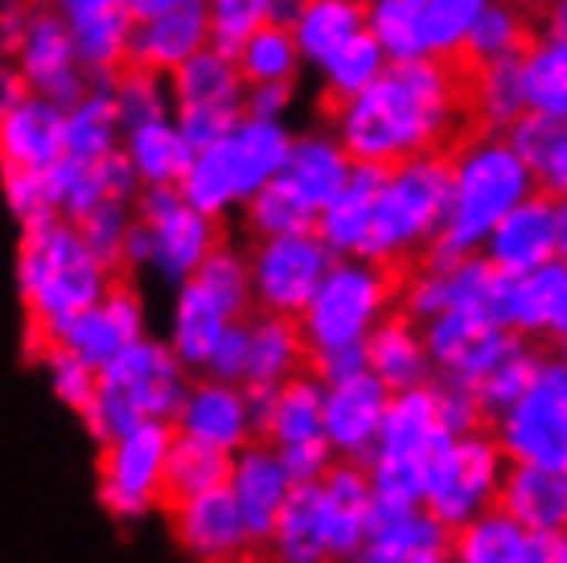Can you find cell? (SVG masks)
I'll return each mask as SVG.
<instances>
[{
    "label": "cell",
    "mask_w": 567,
    "mask_h": 563,
    "mask_svg": "<svg viewBox=\"0 0 567 563\" xmlns=\"http://www.w3.org/2000/svg\"><path fill=\"white\" fill-rule=\"evenodd\" d=\"M449 560L453 563H559L555 535H535L506 510L489 506L477 519L449 531Z\"/></svg>",
    "instance_id": "44dd1931"
},
{
    "label": "cell",
    "mask_w": 567,
    "mask_h": 563,
    "mask_svg": "<svg viewBox=\"0 0 567 563\" xmlns=\"http://www.w3.org/2000/svg\"><path fill=\"white\" fill-rule=\"evenodd\" d=\"M276 452H280L284 469H288V478L297 481V485L321 481L329 473V465L338 461V457H333V449H329L326 437L305 440V444H288V449H276Z\"/></svg>",
    "instance_id": "7dc6e473"
},
{
    "label": "cell",
    "mask_w": 567,
    "mask_h": 563,
    "mask_svg": "<svg viewBox=\"0 0 567 563\" xmlns=\"http://www.w3.org/2000/svg\"><path fill=\"white\" fill-rule=\"evenodd\" d=\"M128 161L144 185H182L189 165H194V149L185 144L177 127L161 124V120H144L132 127Z\"/></svg>",
    "instance_id": "e575fe53"
},
{
    "label": "cell",
    "mask_w": 567,
    "mask_h": 563,
    "mask_svg": "<svg viewBox=\"0 0 567 563\" xmlns=\"http://www.w3.org/2000/svg\"><path fill=\"white\" fill-rule=\"evenodd\" d=\"M141 338H148L144 300H141V293L132 288V280L115 276L112 288H107L91 309L79 313L50 346H62V350L79 354L83 362H91V367L100 370L112 362L115 354H124L132 341H141Z\"/></svg>",
    "instance_id": "9a60e30c"
},
{
    "label": "cell",
    "mask_w": 567,
    "mask_h": 563,
    "mask_svg": "<svg viewBox=\"0 0 567 563\" xmlns=\"http://www.w3.org/2000/svg\"><path fill=\"white\" fill-rule=\"evenodd\" d=\"M399 309V272L374 259L338 255L326 280L317 284L312 300L300 309L297 325L305 334V346L312 354L362 346L370 329Z\"/></svg>",
    "instance_id": "52a82bcc"
},
{
    "label": "cell",
    "mask_w": 567,
    "mask_h": 563,
    "mask_svg": "<svg viewBox=\"0 0 567 563\" xmlns=\"http://www.w3.org/2000/svg\"><path fill=\"white\" fill-rule=\"evenodd\" d=\"M370 9H374V0H300L297 9L300 50H309L312 58L329 62L354 33L370 29Z\"/></svg>",
    "instance_id": "4dcf8cb0"
},
{
    "label": "cell",
    "mask_w": 567,
    "mask_h": 563,
    "mask_svg": "<svg viewBox=\"0 0 567 563\" xmlns=\"http://www.w3.org/2000/svg\"><path fill=\"white\" fill-rule=\"evenodd\" d=\"M173 423H132L100 440V502L112 519H144L165 506Z\"/></svg>",
    "instance_id": "30bf717a"
},
{
    "label": "cell",
    "mask_w": 567,
    "mask_h": 563,
    "mask_svg": "<svg viewBox=\"0 0 567 563\" xmlns=\"http://www.w3.org/2000/svg\"><path fill=\"white\" fill-rule=\"evenodd\" d=\"M338 255L329 252L321 231H292V235H271L251 239L247 247V272H251V300L259 313H280L300 317V309L312 300L317 284L326 280Z\"/></svg>",
    "instance_id": "8fae6325"
},
{
    "label": "cell",
    "mask_w": 567,
    "mask_h": 563,
    "mask_svg": "<svg viewBox=\"0 0 567 563\" xmlns=\"http://www.w3.org/2000/svg\"><path fill=\"white\" fill-rule=\"evenodd\" d=\"M21 252H17V288L29 317V346L42 350L79 317L91 309L115 276L100 255L86 247L71 218H45L21 226Z\"/></svg>",
    "instance_id": "7a4b0ae2"
},
{
    "label": "cell",
    "mask_w": 567,
    "mask_h": 563,
    "mask_svg": "<svg viewBox=\"0 0 567 563\" xmlns=\"http://www.w3.org/2000/svg\"><path fill=\"white\" fill-rule=\"evenodd\" d=\"M280 177L292 185L300 197H309L312 206L321 211L329 197L350 182V161H346V153H341L338 144L300 141L288 149V156H284Z\"/></svg>",
    "instance_id": "8d00e7d4"
},
{
    "label": "cell",
    "mask_w": 567,
    "mask_h": 563,
    "mask_svg": "<svg viewBox=\"0 0 567 563\" xmlns=\"http://www.w3.org/2000/svg\"><path fill=\"white\" fill-rule=\"evenodd\" d=\"M309 370L321 382L350 379V375H358V370H367V350H362V346H341V350L312 354V358H309Z\"/></svg>",
    "instance_id": "f907efd6"
},
{
    "label": "cell",
    "mask_w": 567,
    "mask_h": 563,
    "mask_svg": "<svg viewBox=\"0 0 567 563\" xmlns=\"http://www.w3.org/2000/svg\"><path fill=\"white\" fill-rule=\"evenodd\" d=\"M555 350L567 346V276H564V288H559V305H555V317H551V334H547Z\"/></svg>",
    "instance_id": "816d5d0a"
},
{
    "label": "cell",
    "mask_w": 567,
    "mask_h": 563,
    "mask_svg": "<svg viewBox=\"0 0 567 563\" xmlns=\"http://www.w3.org/2000/svg\"><path fill=\"white\" fill-rule=\"evenodd\" d=\"M379 190H383V177L370 170H350V182L341 185L338 194L321 206V218H317V231L321 239L329 243L333 255H362L367 247V231L370 218H374V202H379Z\"/></svg>",
    "instance_id": "83f0119b"
},
{
    "label": "cell",
    "mask_w": 567,
    "mask_h": 563,
    "mask_svg": "<svg viewBox=\"0 0 567 563\" xmlns=\"http://www.w3.org/2000/svg\"><path fill=\"white\" fill-rule=\"evenodd\" d=\"M173 432L235 457L251 440H259L256 395L247 391L243 382L214 379V375L189 379L182 408L173 416Z\"/></svg>",
    "instance_id": "5bb4252c"
},
{
    "label": "cell",
    "mask_w": 567,
    "mask_h": 563,
    "mask_svg": "<svg viewBox=\"0 0 567 563\" xmlns=\"http://www.w3.org/2000/svg\"><path fill=\"white\" fill-rule=\"evenodd\" d=\"M223 239H227L223 218L189 206L182 185H144L132 197L124 268H153L161 280L182 284Z\"/></svg>",
    "instance_id": "ba28073f"
},
{
    "label": "cell",
    "mask_w": 567,
    "mask_h": 563,
    "mask_svg": "<svg viewBox=\"0 0 567 563\" xmlns=\"http://www.w3.org/2000/svg\"><path fill=\"white\" fill-rule=\"evenodd\" d=\"M379 71H383V42H379L374 29H362L329 58V83L321 91V103H317L321 120L338 127L346 120V112L354 108V99L367 91V83H374Z\"/></svg>",
    "instance_id": "f1b7e54d"
},
{
    "label": "cell",
    "mask_w": 567,
    "mask_h": 563,
    "mask_svg": "<svg viewBox=\"0 0 567 563\" xmlns=\"http://www.w3.org/2000/svg\"><path fill=\"white\" fill-rule=\"evenodd\" d=\"M440 551H449V526L424 502H403V506L374 502L367 543L354 563H420Z\"/></svg>",
    "instance_id": "7402d4cb"
},
{
    "label": "cell",
    "mask_w": 567,
    "mask_h": 563,
    "mask_svg": "<svg viewBox=\"0 0 567 563\" xmlns=\"http://www.w3.org/2000/svg\"><path fill=\"white\" fill-rule=\"evenodd\" d=\"M271 563H333L326 543V522H321V498H317V481L297 485L284 502L280 519L264 539Z\"/></svg>",
    "instance_id": "4316f807"
},
{
    "label": "cell",
    "mask_w": 567,
    "mask_h": 563,
    "mask_svg": "<svg viewBox=\"0 0 567 563\" xmlns=\"http://www.w3.org/2000/svg\"><path fill=\"white\" fill-rule=\"evenodd\" d=\"M386 403H391V391L370 370L326 382L321 432L338 461H367L379 440V428H383Z\"/></svg>",
    "instance_id": "e0dca14e"
},
{
    "label": "cell",
    "mask_w": 567,
    "mask_h": 563,
    "mask_svg": "<svg viewBox=\"0 0 567 563\" xmlns=\"http://www.w3.org/2000/svg\"><path fill=\"white\" fill-rule=\"evenodd\" d=\"M271 17V0H206V33H210V50L235 62L243 38Z\"/></svg>",
    "instance_id": "b9f144b4"
},
{
    "label": "cell",
    "mask_w": 567,
    "mask_h": 563,
    "mask_svg": "<svg viewBox=\"0 0 567 563\" xmlns=\"http://www.w3.org/2000/svg\"><path fill=\"white\" fill-rule=\"evenodd\" d=\"M551 375H555V391H559V408H564V423H567V358L564 354L551 358Z\"/></svg>",
    "instance_id": "11a10c76"
},
{
    "label": "cell",
    "mask_w": 567,
    "mask_h": 563,
    "mask_svg": "<svg viewBox=\"0 0 567 563\" xmlns=\"http://www.w3.org/2000/svg\"><path fill=\"white\" fill-rule=\"evenodd\" d=\"M530 177H535V190L551 194L555 202H564L567 197V127L559 132V141L543 153V161L530 170Z\"/></svg>",
    "instance_id": "681fc988"
},
{
    "label": "cell",
    "mask_w": 567,
    "mask_h": 563,
    "mask_svg": "<svg viewBox=\"0 0 567 563\" xmlns=\"http://www.w3.org/2000/svg\"><path fill=\"white\" fill-rule=\"evenodd\" d=\"M300 370H309V346H305L297 317L259 309L251 313L247 317V375H243V387L247 391H271Z\"/></svg>",
    "instance_id": "484cf974"
},
{
    "label": "cell",
    "mask_w": 567,
    "mask_h": 563,
    "mask_svg": "<svg viewBox=\"0 0 567 563\" xmlns=\"http://www.w3.org/2000/svg\"><path fill=\"white\" fill-rule=\"evenodd\" d=\"M115 132H120V103L112 91L79 99L66 112V153L71 161H103L115 153Z\"/></svg>",
    "instance_id": "f35d334b"
},
{
    "label": "cell",
    "mask_w": 567,
    "mask_h": 563,
    "mask_svg": "<svg viewBox=\"0 0 567 563\" xmlns=\"http://www.w3.org/2000/svg\"><path fill=\"white\" fill-rule=\"evenodd\" d=\"M539 362H543V354L526 338H518L511 350L497 358L494 367L485 370L482 379H477V387H473V399H477V408L485 411V423L494 420L497 411L511 408L514 399L530 387V379L539 375Z\"/></svg>",
    "instance_id": "ab89813d"
},
{
    "label": "cell",
    "mask_w": 567,
    "mask_h": 563,
    "mask_svg": "<svg viewBox=\"0 0 567 563\" xmlns=\"http://www.w3.org/2000/svg\"><path fill=\"white\" fill-rule=\"evenodd\" d=\"M227 490L235 498V510H239L251 543L264 547V539L271 535V526L280 519L288 493L297 490V481L288 478L280 452L271 449L268 440H251L247 449H239L230 457Z\"/></svg>",
    "instance_id": "ac0fdd59"
},
{
    "label": "cell",
    "mask_w": 567,
    "mask_h": 563,
    "mask_svg": "<svg viewBox=\"0 0 567 563\" xmlns=\"http://www.w3.org/2000/svg\"><path fill=\"white\" fill-rule=\"evenodd\" d=\"M177 4H189V0H128V13H132V21H144V17L169 13Z\"/></svg>",
    "instance_id": "f5cc1de1"
},
{
    "label": "cell",
    "mask_w": 567,
    "mask_h": 563,
    "mask_svg": "<svg viewBox=\"0 0 567 563\" xmlns=\"http://www.w3.org/2000/svg\"><path fill=\"white\" fill-rule=\"evenodd\" d=\"M251 313H256V300H251L247 252L223 239L194 268V276H185L177 284V300H173L169 313V338L165 341L189 370H206L223 334Z\"/></svg>",
    "instance_id": "8992f818"
},
{
    "label": "cell",
    "mask_w": 567,
    "mask_h": 563,
    "mask_svg": "<svg viewBox=\"0 0 567 563\" xmlns=\"http://www.w3.org/2000/svg\"><path fill=\"white\" fill-rule=\"evenodd\" d=\"M173 91H177V112L182 108H239L243 103V83L235 62L210 50V45H202L185 62L173 66Z\"/></svg>",
    "instance_id": "d6a6232c"
},
{
    "label": "cell",
    "mask_w": 567,
    "mask_h": 563,
    "mask_svg": "<svg viewBox=\"0 0 567 563\" xmlns=\"http://www.w3.org/2000/svg\"><path fill=\"white\" fill-rule=\"evenodd\" d=\"M420 13H424V0H374L370 29L379 33V42L391 58L420 54V33H415Z\"/></svg>",
    "instance_id": "ee69618b"
},
{
    "label": "cell",
    "mask_w": 567,
    "mask_h": 563,
    "mask_svg": "<svg viewBox=\"0 0 567 563\" xmlns=\"http://www.w3.org/2000/svg\"><path fill=\"white\" fill-rule=\"evenodd\" d=\"M4 182V202L21 226L45 223V218H62L54 202V185H50V170L45 173H0Z\"/></svg>",
    "instance_id": "bcb514c9"
},
{
    "label": "cell",
    "mask_w": 567,
    "mask_h": 563,
    "mask_svg": "<svg viewBox=\"0 0 567 563\" xmlns=\"http://www.w3.org/2000/svg\"><path fill=\"white\" fill-rule=\"evenodd\" d=\"M297 25L280 21V17H264L243 38L239 54H235V71H239L243 91L259 83H276V79H297Z\"/></svg>",
    "instance_id": "1f68e13d"
},
{
    "label": "cell",
    "mask_w": 567,
    "mask_h": 563,
    "mask_svg": "<svg viewBox=\"0 0 567 563\" xmlns=\"http://www.w3.org/2000/svg\"><path fill=\"white\" fill-rule=\"evenodd\" d=\"M530 190H535V177L526 170V161L502 136L473 149L453 177V202H449L436 243L427 247V259H461V255L482 252L485 235Z\"/></svg>",
    "instance_id": "5b68a950"
},
{
    "label": "cell",
    "mask_w": 567,
    "mask_h": 563,
    "mask_svg": "<svg viewBox=\"0 0 567 563\" xmlns=\"http://www.w3.org/2000/svg\"><path fill=\"white\" fill-rule=\"evenodd\" d=\"M485 0H424V13H420V50H432V45L456 42L465 38L473 21L482 17Z\"/></svg>",
    "instance_id": "f6af8a7d"
},
{
    "label": "cell",
    "mask_w": 567,
    "mask_h": 563,
    "mask_svg": "<svg viewBox=\"0 0 567 563\" xmlns=\"http://www.w3.org/2000/svg\"><path fill=\"white\" fill-rule=\"evenodd\" d=\"M564 276H567V264H559V259H551V264H543L535 272H523V276H511L506 280L502 325L526 341H547Z\"/></svg>",
    "instance_id": "f546056e"
},
{
    "label": "cell",
    "mask_w": 567,
    "mask_h": 563,
    "mask_svg": "<svg viewBox=\"0 0 567 563\" xmlns=\"http://www.w3.org/2000/svg\"><path fill=\"white\" fill-rule=\"evenodd\" d=\"M189 379H194V370L169 350V341H132L128 350L100 367L95 399H91L83 423L95 440H107L112 432H124L132 423H173Z\"/></svg>",
    "instance_id": "3957f363"
},
{
    "label": "cell",
    "mask_w": 567,
    "mask_h": 563,
    "mask_svg": "<svg viewBox=\"0 0 567 563\" xmlns=\"http://www.w3.org/2000/svg\"><path fill=\"white\" fill-rule=\"evenodd\" d=\"M489 432L502 444L506 461L523 465H567V423L555 391L551 358L539 362V375L530 379L518 399L506 411L489 420Z\"/></svg>",
    "instance_id": "4fadbf2b"
},
{
    "label": "cell",
    "mask_w": 567,
    "mask_h": 563,
    "mask_svg": "<svg viewBox=\"0 0 567 563\" xmlns=\"http://www.w3.org/2000/svg\"><path fill=\"white\" fill-rule=\"evenodd\" d=\"M42 362H45V375H50V387H54V395L66 403V408L83 420L86 408H91V399H95V382H100V370L91 367V362H83L79 354L62 350V346H45Z\"/></svg>",
    "instance_id": "7bdbcfd3"
},
{
    "label": "cell",
    "mask_w": 567,
    "mask_h": 563,
    "mask_svg": "<svg viewBox=\"0 0 567 563\" xmlns=\"http://www.w3.org/2000/svg\"><path fill=\"white\" fill-rule=\"evenodd\" d=\"M506 465L511 461H506V452H502V444H497L485 423L468 428V432H456L432 457L420 502L453 531L461 522L497 506V485H502Z\"/></svg>",
    "instance_id": "9c48e42d"
},
{
    "label": "cell",
    "mask_w": 567,
    "mask_h": 563,
    "mask_svg": "<svg viewBox=\"0 0 567 563\" xmlns=\"http://www.w3.org/2000/svg\"><path fill=\"white\" fill-rule=\"evenodd\" d=\"M321 498V522H326V543L333 563H354L370 531L374 514V490H370L367 465L362 461H333L329 473L317 481Z\"/></svg>",
    "instance_id": "ffe728a7"
},
{
    "label": "cell",
    "mask_w": 567,
    "mask_h": 563,
    "mask_svg": "<svg viewBox=\"0 0 567 563\" xmlns=\"http://www.w3.org/2000/svg\"><path fill=\"white\" fill-rule=\"evenodd\" d=\"M555 551H559V563H567V526L555 535Z\"/></svg>",
    "instance_id": "9f6ffc18"
},
{
    "label": "cell",
    "mask_w": 567,
    "mask_h": 563,
    "mask_svg": "<svg viewBox=\"0 0 567 563\" xmlns=\"http://www.w3.org/2000/svg\"><path fill=\"white\" fill-rule=\"evenodd\" d=\"M66 153V112L0 66V173H45Z\"/></svg>",
    "instance_id": "7c38bea8"
},
{
    "label": "cell",
    "mask_w": 567,
    "mask_h": 563,
    "mask_svg": "<svg viewBox=\"0 0 567 563\" xmlns=\"http://www.w3.org/2000/svg\"><path fill=\"white\" fill-rule=\"evenodd\" d=\"M292 141L271 120H239L230 127V156H235V194L239 206L256 194L259 185L276 177Z\"/></svg>",
    "instance_id": "836d02e7"
},
{
    "label": "cell",
    "mask_w": 567,
    "mask_h": 563,
    "mask_svg": "<svg viewBox=\"0 0 567 563\" xmlns=\"http://www.w3.org/2000/svg\"><path fill=\"white\" fill-rule=\"evenodd\" d=\"M555 259L567 264V197L555 206Z\"/></svg>",
    "instance_id": "db71d44e"
},
{
    "label": "cell",
    "mask_w": 567,
    "mask_h": 563,
    "mask_svg": "<svg viewBox=\"0 0 567 563\" xmlns=\"http://www.w3.org/2000/svg\"><path fill=\"white\" fill-rule=\"evenodd\" d=\"M169 522L189 563H243L256 547L227 485L169 502Z\"/></svg>",
    "instance_id": "2e32d148"
},
{
    "label": "cell",
    "mask_w": 567,
    "mask_h": 563,
    "mask_svg": "<svg viewBox=\"0 0 567 563\" xmlns=\"http://www.w3.org/2000/svg\"><path fill=\"white\" fill-rule=\"evenodd\" d=\"M362 350H367V370L383 382L391 395L436 379L432 354H427L424 325L412 321L408 313L395 309L391 317H383V321L370 329V338L362 341Z\"/></svg>",
    "instance_id": "cb8c5ba5"
},
{
    "label": "cell",
    "mask_w": 567,
    "mask_h": 563,
    "mask_svg": "<svg viewBox=\"0 0 567 563\" xmlns=\"http://www.w3.org/2000/svg\"><path fill=\"white\" fill-rule=\"evenodd\" d=\"M444 115V86L427 54L391 58V66L374 74V83L354 99V108L338 124L350 170H370L391 177L420 156H432Z\"/></svg>",
    "instance_id": "6da1fadb"
},
{
    "label": "cell",
    "mask_w": 567,
    "mask_h": 563,
    "mask_svg": "<svg viewBox=\"0 0 567 563\" xmlns=\"http://www.w3.org/2000/svg\"><path fill=\"white\" fill-rule=\"evenodd\" d=\"M555 206H559V202H555L551 194L530 190V194L485 235L482 255L497 272H506V276H523V272H535V268H543V264H551L555 259Z\"/></svg>",
    "instance_id": "d6986e66"
},
{
    "label": "cell",
    "mask_w": 567,
    "mask_h": 563,
    "mask_svg": "<svg viewBox=\"0 0 567 563\" xmlns=\"http://www.w3.org/2000/svg\"><path fill=\"white\" fill-rule=\"evenodd\" d=\"M230 478V452H218L202 440L177 437L173 432L169 469H165V506L177 498H194V493L218 490Z\"/></svg>",
    "instance_id": "74e56055"
},
{
    "label": "cell",
    "mask_w": 567,
    "mask_h": 563,
    "mask_svg": "<svg viewBox=\"0 0 567 563\" xmlns=\"http://www.w3.org/2000/svg\"><path fill=\"white\" fill-rule=\"evenodd\" d=\"M526 108L567 120V38H555L523 66Z\"/></svg>",
    "instance_id": "60d3db41"
},
{
    "label": "cell",
    "mask_w": 567,
    "mask_h": 563,
    "mask_svg": "<svg viewBox=\"0 0 567 563\" xmlns=\"http://www.w3.org/2000/svg\"><path fill=\"white\" fill-rule=\"evenodd\" d=\"M256 395L259 416V440H268L271 449H288V444H305V440L326 437L321 432V399H326V382L312 370H300L288 382Z\"/></svg>",
    "instance_id": "d4e9b609"
},
{
    "label": "cell",
    "mask_w": 567,
    "mask_h": 563,
    "mask_svg": "<svg viewBox=\"0 0 567 563\" xmlns=\"http://www.w3.org/2000/svg\"><path fill=\"white\" fill-rule=\"evenodd\" d=\"M420 563H453V560H449V551H440V555H427V560H420Z\"/></svg>",
    "instance_id": "6f0895ef"
},
{
    "label": "cell",
    "mask_w": 567,
    "mask_h": 563,
    "mask_svg": "<svg viewBox=\"0 0 567 563\" xmlns=\"http://www.w3.org/2000/svg\"><path fill=\"white\" fill-rule=\"evenodd\" d=\"M202 375L243 382V375H247V317L235 321L227 334H223V341H218V350H214V358H210V367L202 370Z\"/></svg>",
    "instance_id": "c3c4849f"
},
{
    "label": "cell",
    "mask_w": 567,
    "mask_h": 563,
    "mask_svg": "<svg viewBox=\"0 0 567 563\" xmlns=\"http://www.w3.org/2000/svg\"><path fill=\"white\" fill-rule=\"evenodd\" d=\"M321 211L309 197H300L280 173L268 177L256 194L243 202V226L251 239H271V235H292V231H312Z\"/></svg>",
    "instance_id": "d590c367"
},
{
    "label": "cell",
    "mask_w": 567,
    "mask_h": 563,
    "mask_svg": "<svg viewBox=\"0 0 567 563\" xmlns=\"http://www.w3.org/2000/svg\"><path fill=\"white\" fill-rule=\"evenodd\" d=\"M453 437L456 432L449 428L444 408H440L436 379L391 395L379 440H374L370 457L362 461L370 490H374V502H383V506L420 502L432 457Z\"/></svg>",
    "instance_id": "277c9868"
},
{
    "label": "cell",
    "mask_w": 567,
    "mask_h": 563,
    "mask_svg": "<svg viewBox=\"0 0 567 563\" xmlns=\"http://www.w3.org/2000/svg\"><path fill=\"white\" fill-rule=\"evenodd\" d=\"M497 510H506L535 535H559L567 526V465L511 461L497 485Z\"/></svg>",
    "instance_id": "603a6c76"
}]
</instances>
